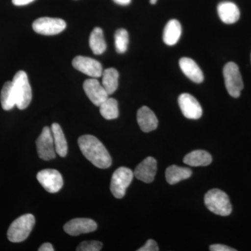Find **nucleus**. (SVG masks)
I'll return each instance as SVG.
<instances>
[{
	"mask_svg": "<svg viewBox=\"0 0 251 251\" xmlns=\"http://www.w3.org/2000/svg\"><path fill=\"white\" fill-rule=\"evenodd\" d=\"M77 143L82 154L94 166L106 169L111 166V156L98 138L92 135H82L79 138Z\"/></svg>",
	"mask_w": 251,
	"mask_h": 251,
	"instance_id": "obj_1",
	"label": "nucleus"
},
{
	"mask_svg": "<svg viewBox=\"0 0 251 251\" xmlns=\"http://www.w3.org/2000/svg\"><path fill=\"white\" fill-rule=\"evenodd\" d=\"M204 204L209 211L217 215L227 216L232 213V208L228 196L218 188L211 189L206 193Z\"/></svg>",
	"mask_w": 251,
	"mask_h": 251,
	"instance_id": "obj_2",
	"label": "nucleus"
},
{
	"mask_svg": "<svg viewBox=\"0 0 251 251\" xmlns=\"http://www.w3.org/2000/svg\"><path fill=\"white\" fill-rule=\"evenodd\" d=\"M35 224V218L31 214L20 216L9 226L7 237L11 242L19 243L25 240Z\"/></svg>",
	"mask_w": 251,
	"mask_h": 251,
	"instance_id": "obj_3",
	"label": "nucleus"
},
{
	"mask_svg": "<svg viewBox=\"0 0 251 251\" xmlns=\"http://www.w3.org/2000/svg\"><path fill=\"white\" fill-rule=\"evenodd\" d=\"M13 82L16 92V106L20 110H24L29 106L32 99V92L27 74L23 71H19L15 74Z\"/></svg>",
	"mask_w": 251,
	"mask_h": 251,
	"instance_id": "obj_4",
	"label": "nucleus"
},
{
	"mask_svg": "<svg viewBox=\"0 0 251 251\" xmlns=\"http://www.w3.org/2000/svg\"><path fill=\"white\" fill-rule=\"evenodd\" d=\"M225 84L231 97L238 98L244 88L242 75L239 67L234 62H228L224 68Z\"/></svg>",
	"mask_w": 251,
	"mask_h": 251,
	"instance_id": "obj_5",
	"label": "nucleus"
},
{
	"mask_svg": "<svg viewBox=\"0 0 251 251\" xmlns=\"http://www.w3.org/2000/svg\"><path fill=\"white\" fill-rule=\"evenodd\" d=\"M134 174L129 168H119L112 175L110 191L115 198L121 199L125 197L127 188L129 186Z\"/></svg>",
	"mask_w": 251,
	"mask_h": 251,
	"instance_id": "obj_6",
	"label": "nucleus"
},
{
	"mask_svg": "<svg viewBox=\"0 0 251 251\" xmlns=\"http://www.w3.org/2000/svg\"><path fill=\"white\" fill-rule=\"evenodd\" d=\"M67 27V23L61 18L43 17L36 19L32 28L38 34L42 35H56L62 32Z\"/></svg>",
	"mask_w": 251,
	"mask_h": 251,
	"instance_id": "obj_7",
	"label": "nucleus"
},
{
	"mask_svg": "<svg viewBox=\"0 0 251 251\" xmlns=\"http://www.w3.org/2000/svg\"><path fill=\"white\" fill-rule=\"evenodd\" d=\"M36 149L39 158L45 161H50L56 157L55 148L51 128L49 126L43 128L41 135L36 140Z\"/></svg>",
	"mask_w": 251,
	"mask_h": 251,
	"instance_id": "obj_8",
	"label": "nucleus"
},
{
	"mask_svg": "<svg viewBox=\"0 0 251 251\" xmlns=\"http://www.w3.org/2000/svg\"><path fill=\"white\" fill-rule=\"evenodd\" d=\"M36 178L41 186L51 193L58 192L64 184L62 175L57 170H42L38 173Z\"/></svg>",
	"mask_w": 251,
	"mask_h": 251,
	"instance_id": "obj_9",
	"label": "nucleus"
},
{
	"mask_svg": "<svg viewBox=\"0 0 251 251\" xmlns=\"http://www.w3.org/2000/svg\"><path fill=\"white\" fill-rule=\"evenodd\" d=\"M72 64L77 71L89 76L94 78L102 76L103 67L101 64L96 59L83 56H77L73 60Z\"/></svg>",
	"mask_w": 251,
	"mask_h": 251,
	"instance_id": "obj_10",
	"label": "nucleus"
},
{
	"mask_svg": "<svg viewBox=\"0 0 251 251\" xmlns=\"http://www.w3.org/2000/svg\"><path fill=\"white\" fill-rule=\"evenodd\" d=\"M179 105L183 115L190 120H198L202 115V109L197 99L191 94H181L178 99Z\"/></svg>",
	"mask_w": 251,
	"mask_h": 251,
	"instance_id": "obj_11",
	"label": "nucleus"
},
{
	"mask_svg": "<svg viewBox=\"0 0 251 251\" xmlns=\"http://www.w3.org/2000/svg\"><path fill=\"white\" fill-rule=\"evenodd\" d=\"M97 229L95 221L90 219L78 218L71 220L64 226V229L71 236H78L81 234L90 233Z\"/></svg>",
	"mask_w": 251,
	"mask_h": 251,
	"instance_id": "obj_12",
	"label": "nucleus"
},
{
	"mask_svg": "<svg viewBox=\"0 0 251 251\" xmlns=\"http://www.w3.org/2000/svg\"><path fill=\"white\" fill-rule=\"evenodd\" d=\"M83 89L86 95L87 96L91 101L97 105L100 106L109 97L103 86L96 78L87 79L83 84Z\"/></svg>",
	"mask_w": 251,
	"mask_h": 251,
	"instance_id": "obj_13",
	"label": "nucleus"
},
{
	"mask_svg": "<svg viewBox=\"0 0 251 251\" xmlns=\"http://www.w3.org/2000/svg\"><path fill=\"white\" fill-rule=\"evenodd\" d=\"M157 162L153 157L144 159L135 168L134 176L145 183L152 182L156 174Z\"/></svg>",
	"mask_w": 251,
	"mask_h": 251,
	"instance_id": "obj_14",
	"label": "nucleus"
},
{
	"mask_svg": "<svg viewBox=\"0 0 251 251\" xmlns=\"http://www.w3.org/2000/svg\"><path fill=\"white\" fill-rule=\"evenodd\" d=\"M137 121L141 130L145 133L153 131L158 127V119L154 112L147 106H143L138 110Z\"/></svg>",
	"mask_w": 251,
	"mask_h": 251,
	"instance_id": "obj_15",
	"label": "nucleus"
},
{
	"mask_svg": "<svg viewBox=\"0 0 251 251\" xmlns=\"http://www.w3.org/2000/svg\"><path fill=\"white\" fill-rule=\"evenodd\" d=\"M218 14L226 24H234L240 18V11L237 5L231 1H223L218 5Z\"/></svg>",
	"mask_w": 251,
	"mask_h": 251,
	"instance_id": "obj_16",
	"label": "nucleus"
},
{
	"mask_svg": "<svg viewBox=\"0 0 251 251\" xmlns=\"http://www.w3.org/2000/svg\"><path fill=\"white\" fill-rule=\"evenodd\" d=\"M181 71L193 82L201 83L204 80V75L197 63L188 57H182L179 60Z\"/></svg>",
	"mask_w": 251,
	"mask_h": 251,
	"instance_id": "obj_17",
	"label": "nucleus"
},
{
	"mask_svg": "<svg viewBox=\"0 0 251 251\" xmlns=\"http://www.w3.org/2000/svg\"><path fill=\"white\" fill-rule=\"evenodd\" d=\"M181 35V26L176 20H171L167 23L163 31V39L168 46H174L179 40Z\"/></svg>",
	"mask_w": 251,
	"mask_h": 251,
	"instance_id": "obj_18",
	"label": "nucleus"
},
{
	"mask_svg": "<svg viewBox=\"0 0 251 251\" xmlns=\"http://www.w3.org/2000/svg\"><path fill=\"white\" fill-rule=\"evenodd\" d=\"M212 162L210 153L204 150H196L188 153L184 158L185 164L190 166H207Z\"/></svg>",
	"mask_w": 251,
	"mask_h": 251,
	"instance_id": "obj_19",
	"label": "nucleus"
},
{
	"mask_svg": "<svg viewBox=\"0 0 251 251\" xmlns=\"http://www.w3.org/2000/svg\"><path fill=\"white\" fill-rule=\"evenodd\" d=\"M192 175V171L190 168L171 166L167 168L166 172V177L168 184L173 185L191 177Z\"/></svg>",
	"mask_w": 251,
	"mask_h": 251,
	"instance_id": "obj_20",
	"label": "nucleus"
},
{
	"mask_svg": "<svg viewBox=\"0 0 251 251\" xmlns=\"http://www.w3.org/2000/svg\"><path fill=\"white\" fill-rule=\"evenodd\" d=\"M51 130L53 136L56 153L61 157H65L67 155L68 145L62 128L58 124L53 123L51 126Z\"/></svg>",
	"mask_w": 251,
	"mask_h": 251,
	"instance_id": "obj_21",
	"label": "nucleus"
},
{
	"mask_svg": "<svg viewBox=\"0 0 251 251\" xmlns=\"http://www.w3.org/2000/svg\"><path fill=\"white\" fill-rule=\"evenodd\" d=\"M1 107L4 110H10L16 105V96L13 81H8L3 85L1 92Z\"/></svg>",
	"mask_w": 251,
	"mask_h": 251,
	"instance_id": "obj_22",
	"label": "nucleus"
},
{
	"mask_svg": "<svg viewBox=\"0 0 251 251\" xmlns=\"http://www.w3.org/2000/svg\"><path fill=\"white\" fill-rule=\"evenodd\" d=\"M102 85L109 96L118 88L119 72L114 68L105 69L102 74Z\"/></svg>",
	"mask_w": 251,
	"mask_h": 251,
	"instance_id": "obj_23",
	"label": "nucleus"
},
{
	"mask_svg": "<svg viewBox=\"0 0 251 251\" xmlns=\"http://www.w3.org/2000/svg\"><path fill=\"white\" fill-rule=\"evenodd\" d=\"M90 46L95 54H101L106 50V43L103 32L100 27H95L92 31L90 37Z\"/></svg>",
	"mask_w": 251,
	"mask_h": 251,
	"instance_id": "obj_24",
	"label": "nucleus"
},
{
	"mask_svg": "<svg viewBox=\"0 0 251 251\" xmlns=\"http://www.w3.org/2000/svg\"><path fill=\"white\" fill-rule=\"evenodd\" d=\"M99 108L100 115L105 120H115L119 116L118 103L115 99L108 97Z\"/></svg>",
	"mask_w": 251,
	"mask_h": 251,
	"instance_id": "obj_25",
	"label": "nucleus"
},
{
	"mask_svg": "<svg viewBox=\"0 0 251 251\" xmlns=\"http://www.w3.org/2000/svg\"><path fill=\"white\" fill-rule=\"evenodd\" d=\"M115 45L118 53H125L128 49V33L125 29H120L115 34Z\"/></svg>",
	"mask_w": 251,
	"mask_h": 251,
	"instance_id": "obj_26",
	"label": "nucleus"
},
{
	"mask_svg": "<svg viewBox=\"0 0 251 251\" xmlns=\"http://www.w3.org/2000/svg\"><path fill=\"white\" fill-rule=\"evenodd\" d=\"M103 244L99 241H85L81 242L77 247V251H99L101 250Z\"/></svg>",
	"mask_w": 251,
	"mask_h": 251,
	"instance_id": "obj_27",
	"label": "nucleus"
},
{
	"mask_svg": "<svg viewBox=\"0 0 251 251\" xmlns=\"http://www.w3.org/2000/svg\"><path fill=\"white\" fill-rule=\"evenodd\" d=\"M158 245H157L156 242L152 239H149L146 244L143 246V247L140 248L138 249V251H158Z\"/></svg>",
	"mask_w": 251,
	"mask_h": 251,
	"instance_id": "obj_28",
	"label": "nucleus"
},
{
	"mask_svg": "<svg viewBox=\"0 0 251 251\" xmlns=\"http://www.w3.org/2000/svg\"><path fill=\"white\" fill-rule=\"evenodd\" d=\"M209 250L211 251H236V249L223 245V244H213L209 247Z\"/></svg>",
	"mask_w": 251,
	"mask_h": 251,
	"instance_id": "obj_29",
	"label": "nucleus"
},
{
	"mask_svg": "<svg viewBox=\"0 0 251 251\" xmlns=\"http://www.w3.org/2000/svg\"><path fill=\"white\" fill-rule=\"evenodd\" d=\"M39 251H54V249L50 243H45L42 244L39 249Z\"/></svg>",
	"mask_w": 251,
	"mask_h": 251,
	"instance_id": "obj_30",
	"label": "nucleus"
},
{
	"mask_svg": "<svg viewBox=\"0 0 251 251\" xmlns=\"http://www.w3.org/2000/svg\"><path fill=\"white\" fill-rule=\"evenodd\" d=\"M34 1V0H12V2L16 6H25Z\"/></svg>",
	"mask_w": 251,
	"mask_h": 251,
	"instance_id": "obj_31",
	"label": "nucleus"
},
{
	"mask_svg": "<svg viewBox=\"0 0 251 251\" xmlns=\"http://www.w3.org/2000/svg\"><path fill=\"white\" fill-rule=\"evenodd\" d=\"M116 4L122 5V6H126L130 4L131 0H113Z\"/></svg>",
	"mask_w": 251,
	"mask_h": 251,
	"instance_id": "obj_32",
	"label": "nucleus"
},
{
	"mask_svg": "<svg viewBox=\"0 0 251 251\" xmlns=\"http://www.w3.org/2000/svg\"><path fill=\"white\" fill-rule=\"evenodd\" d=\"M157 2V0H150V3L151 4H155Z\"/></svg>",
	"mask_w": 251,
	"mask_h": 251,
	"instance_id": "obj_33",
	"label": "nucleus"
}]
</instances>
